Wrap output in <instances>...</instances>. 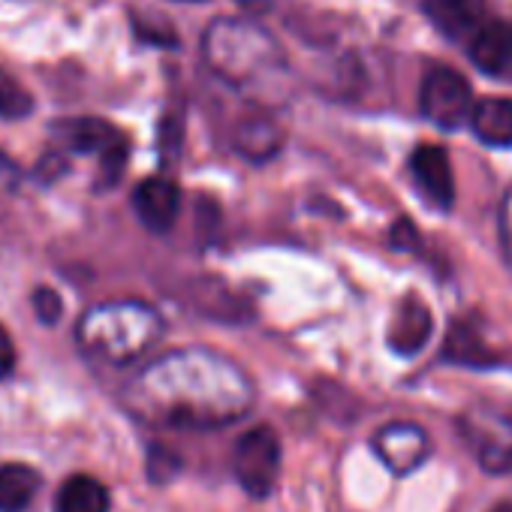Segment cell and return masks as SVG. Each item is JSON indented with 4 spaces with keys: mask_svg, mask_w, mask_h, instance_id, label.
<instances>
[{
    "mask_svg": "<svg viewBox=\"0 0 512 512\" xmlns=\"http://www.w3.org/2000/svg\"><path fill=\"white\" fill-rule=\"evenodd\" d=\"M208 67L229 85L253 88L272 82L284 70L281 43L256 22L220 19L202 37Z\"/></svg>",
    "mask_w": 512,
    "mask_h": 512,
    "instance_id": "obj_1",
    "label": "cell"
},
{
    "mask_svg": "<svg viewBox=\"0 0 512 512\" xmlns=\"http://www.w3.org/2000/svg\"><path fill=\"white\" fill-rule=\"evenodd\" d=\"M232 470L238 485L253 497H269L275 479L281 473V440L272 428H253L247 431L232 458Z\"/></svg>",
    "mask_w": 512,
    "mask_h": 512,
    "instance_id": "obj_2",
    "label": "cell"
},
{
    "mask_svg": "<svg viewBox=\"0 0 512 512\" xmlns=\"http://www.w3.org/2000/svg\"><path fill=\"white\" fill-rule=\"evenodd\" d=\"M419 106L431 124H437L443 130H455L470 118L473 94H470L467 79L458 70L431 67L419 88Z\"/></svg>",
    "mask_w": 512,
    "mask_h": 512,
    "instance_id": "obj_3",
    "label": "cell"
},
{
    "mask_svg": "<svg viewBox=\"0 0 512 512\" xmlns=\"http://www.w3.org/2000/svg\"><path fill=\"white\" fill-rule=\"evenodd\" d=\"M374 449H377V455L383 458V464L389 470L410 473L428 458L431 440L413 422H392V425H386V428H380L374 434Z\"/></svg>",
    "mask_w": 512,
    "mask_h": 512,
    "instance_id": "obj_4",
    "label": "cell"
},
{
    "mask_svg": "<svg viewBox=\"0 0 512 512\" xmlns=\"http://www.w3.org/2000/svg\"><path fill=\"white\" fill-rule=\"evenodd\" d=\"M410 172H413L416 187L428 196V202H434L443 211L452 208L455 178H452L449 157L440 145H419L410 157Z\"/></svg>",
    "mask_w": 512,
    "mask_h": 512,
    "instance_id": "obj_5",
    "label": "cell"
},
{
    "mask_svg": "<svg viewBox=\"0 0 512 512\" xmlns=\"http://www.w3.org/2000/svg\"><path fill=\"white\" fill-rule=\"evenodd\" d=\"M470 58L482 73L494 79H512V22L479 25L470 37Z\"/></svg>",
    "mask_w": 512,
    "mask_h": 512,
    "instance_id": "obj_6",
    "label": "cell"
},
{
    "mask_svg": "<svg viewBox=\"0 0 512 512\" xmlns=\"http://www.w3.org/2000/svg\"><path fill=\"white\" fill-rule=\"evenodd\" d=\"M133 208L151 232H166V229H172V223L178 217L181 190L169 178H148L136 187Z\"/></svg>",
    "mask_w": 512,
    "mask_h": 512,
    "instance_id": "obj_7",
    "label": "cell"
},
{
    "mask_svg": "<svg viewBox=\"0 0 512 512\" xmlns=\"http://www.w3.org/2000/svg\"><path fill=\"white\" fill-rule=\"evenodd\" d=\"M55 136L79 154H100V160L118 148H124V136L100 118H76V121H61L55 127Z\"/></svg>",
    "mask_w": 512,
    "mask_h": 512,
    "instance_id": "obj_8",
    "label": "cell"
},
{
    "mask_svg": "<svg viewBox=\"0 0 512 512\" xmlns=\"http://www.w3.org/2000/svg\"><path fill=\"white\" fill-rule=\"evenodd\" d=\"M431 335V314L428 308L416 299V296H407L395 314V323L389 329V344L392 350L404 353V356H413L425 347Z\"/></svg>",
    "mask_w": 512,
    "mask_h": 512,
    "instance_id": "obj_9",
    "label": "cell"
},
{
    "mask_svg": "<svg viewBox=\"0 0 512 512\" xmlns=\"http://www.w3.org/2000/svg\"><path fill=\"white\" fill-rule=\"evenodd\" d=\"M473 133L485 145H512V100L485 97L470 112Z\"/></svg>",
    "mask_w": 512,
    "mask_h": 512,
    "instance_id": "obj_10",
    "label": "cell"
},
{
    "mask_svg": "<svg viewBox=\"0 0 512 512\" xmlns=\"http://www.w3.org/2000/svg\"><path fill=\"white\" fill-rule=\"evenodd\" d=\"M55 512H109V488L88 476H70L55 497Z\"/></svg>",
    "mask_w": 512,
    "mask_h": 512,
    "instance_id": "obj_11",
    "label": "cell"
},
{
    "mask_svg": "<svg viewBox=\"0 0 512 512\" xmlns=\"http://www.w3.org/2000/svg\"><path fill=\"white\" fill-rule=\"evenodd\" d=\"M40 491V473L28 464L0 467V512H25Z\"/></svg>",
    "mask_w": 512,
    "mask_h": 512,
    "instance_id": "obj_12",
    "label": "cell"
},
{
    "mask_svg": "<svg viewBox=\"0 0 512 512\" xmlns=\"http://www.w3.org/2000/svg\"><path fill=\"white\" fill-rule=\"evenodd\" d=\"M428 13L446 34L461 37L470 28H479L485 0H428Z\"/></svg>",
    "mask_w": 512,
    "mask_h": 512,
    "instance_id": "obj_13",
    "label": "cell"
},
{
    "mask_svg": "<svg viewBox=\"0 0 512 512\" xmlns=\"http://www.w3.org/2000/svg\"><path fill=\"white\" fill-rule=\"evenodd\" d=\"M278 145H281V133L275 130V124L269 118L244 121L238 130V151L247 157H269L278 151Z\"/></svg>",
    "mask_w": 512,
    "mask_h": 512,
    "instance_id": "obj_14",
    "label": "cell"
},
{
    "mask_svg": "<svg viewBox=\"0 0 512 512\" xmlns=\"http://www.w3.org/2000/svg\"><path fill=\"white\" fill-rule=\"evenodd\" d=\"M446 356L449 359H455V362H473V365H479L482 359H488V353H485V347H482V341L473 335V329H467V326H455L452 332H449V338H446Z\"/></svg>",
    "mask_w": 512,
    "mask_h": 512,
    "instance_id": "obj_15",
    "label": "cell"
},
{
    "mask_svg": "<svg viewBox=\"0 0 512 512\" xmlns=\"http://www.w3.org/2000/svg\"><path fill=\"white\" fill-rule=\"evenodd\" d=\"M34 100L25 94L4 70H0V118H25L31 115Z\"/></svg>",
    "mask_w": 512,
    "mask_h": 512,
    "instance_id": "obj_16",
    "label": "cell"
},
{
    "mask_svg": "<svg viewBox=\"0 0 512 512\" xmlns=\"http://www.w3.org/2000/svg\"><path fill=\"white\" fill-rule=\"evenodd\" d=\"M61 296L55 293V290H37V296H34V311H37V317L43 320V323H55L58 317H61Z\"/></svg>",
    "mask_w": 512,
    "mask_h": 512,
    "instance_id": "obj_17",
    "label": "cell"
},
{
    "mask_svg": "<svg viewBox=\"0 0 512 512\" xmlns=\"http://www.w3.org/2000/svg\"><path fill=\"white\" fill-rule=\"evenodd\" d=\"M16 368V344L10 338V332L0 326V380H7Z\"/></svg>",
    "mask_w": 512,
    "mask_h": 512,
    "instance_id": "obj_18",
    "label": "cell"
},
{
    "mask_svg": "<svg viewBox=\"0 0 512 512\" xmlns=\"http://www.w3.org/2000/svg\"><path fill=\"white\" fill-rule=\"evenodd\" d=\"M491 512H512V500H503V503H497Z\"/></svg>",
    "mask_w": 512,
    "mask_h": 512,
    "instance_id": "obj_19",
    "label": "cell"
},
{
    "mask_svg": "<svg viewBox=\"0 0 512 512\" xmlns=\"http://www.w3.org/2000/svg\"><path fill=\"white\" fill-rule=\"evenodd\" d=\"M181 4H202V0H181Z\"/></svg>",
    "mask_w": 512,
    "mask_h": 512,
    "instance_id": "obj_20",
    "label": "cell"
}]
</instances>
